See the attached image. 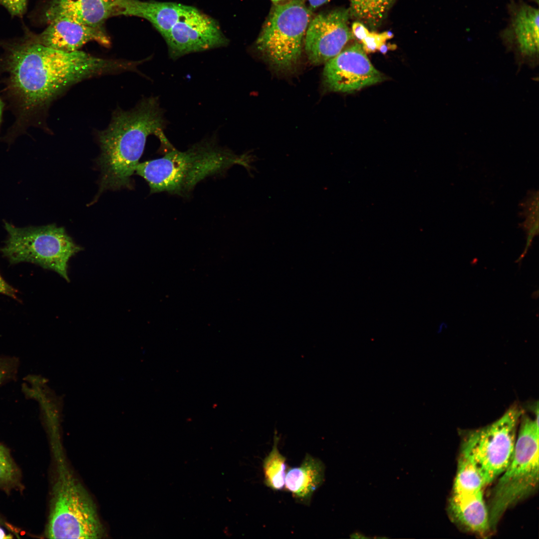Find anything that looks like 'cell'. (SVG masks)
Wrapping results in <instances>:
<instances>
[{
  "instance_id": "obj_1",
  "label": "cell",
  "mask_w": 539,
  "mask_h": 539,
  "mask_svg": "<svg viewBox=\"0 0 539 539\" xmlns=\"http://www.w3.org/2000/svg\"><path fill=\"white\" fill-rule=\"evenodd\" d=\"M6 48L0 72L15 116L11 137L40 125L51 102L69 87L106 69L102 58L79 50L63 51L30 40Z\"/></svg>"
},
{
  "instance_id": "obj_2",
  "label": "cell",
  "mask_w": 539,
  "mask_h": 539,
  "mask_svg": "<svg viewBox=\"0 0 539 539\" xmlns=\"http://www.w3.org/2000/svg\"><path fill=\"white\" fill-rule=\"evenodd\" d=\"M167 121L158 97L141 100L130 110L115 111L108 127L98 133L101 154L97 160L101 172L100 192L131 188V176L150 135L163 142Z\"/></svg>"
},
{
  "instance_id": "obj_3",
  "label": "cell",
  "mask_w": 539,
  "mask_h": 539,
  "mask_svg": "<svg viewBox=\"0 0 539 539\" xmlns=\"http://www.w3.org/2000/svg\"><path fill=\"white\" fill-rule=\"evenodd\" d=\"M251 161V155H237L210 138L184 151L172 148L159 158L139 163L135 171L148 183L151 193L182 196L207 177L235 165L250 168Z\"/></svg>"
},
{
  "instance_id": "obj_4",
  "label": "cell",
  "mask_w": 539,
  "mask_h": 539,
  "mask_svg": "<svg viewBox=\"0 0 539 539\" xmlns=\"http://www.w3.org/2000/svg\"><path fill=\"white\" fill-rule=\"evenodd\" d=\"M512 460L494 487L488 509L490 528L505 511L530 495L539 483V417L521 415Z\"/></svg>"
},
{
  "instance_id": "obj_5",
  "label": "cell",
  "mask_w": 539,
  "mask_h": 539,
  "mask_svg": "<svg viewBox=\"0 0 539 539\" xmlns=\"http://www.w3.org/2000/svg\"><path fill=\"white\" fill-rule=\"evenodd\" d=\"M104 535L87 492L60 460L46 535L50 539H99Z\"/></svg>"
},
{
  "instance_id": "obj_6",
  "label": "cell",
  "mask_w": 539,
  "mask_h": 539,
  "mask_svg": "<svg viewBox=\"0 0 539 539\" xmlns=\"http://www.w3.org/2000/svg\"><path fill=\"white\" fill-rule=\"evenodd\" d=\"M7 237L1 249L10 264L28 262L53 270L67 281L68 262L81 250L62 227L50 224L19 228L7 222Z\"/></svg>"
},
{
  "instance_id": "obj_7",
  "label": "cell",
  "mask_w": 539,
  "mask_h": 539,
  "mask_svg": "<svg viewBox=\"0 0 539 539\" xmlns=\"http://www.w3.org/2000/svg\"><path fill=\"white\" fill-rule=\"evenodd\" d=\"M310 12L304 0L273 4L256 45L276 68L287 70L298 61Z\"/></svg>"
},
{
  "instance_id": "obj_8",
  "label": "cell",
  "mask_w": 539,
  "mask_h": 539,
  "mask_svg": "<svg viewBox=\"0 0 539 539\" xmlns=\"http://www.w3.org/2000/svg\"><path fill=\"white\" fill-rule=\"evenodd\" d=\"M522 413L513 405L494 423L466 434L460 454L473 463L484 486L502 475L511 463Z\"/></svg>"
},
{
  "instance_id": "obj_9",
  "label": "cell",
  "mask_w": 539,
  "mask_h": 539,
  "mask_svg": "<svg viewBox=\"0 0 539 539\" xmlns=\"http://www.w3.org/2000/svg\"><path fill=\"white\" fill-rule=\"evenodd\" d=\"M509 18L500 37L507 51L513 52L519 68L539 64V11L524 0H509Z\"/></svg>"
},
{
  "instance_id": "obj_10",
  "label": "cell",
  "mask_w": 539,
  "mask_h": 539,
  "mask_svg": "<svg viewBox=\"0 0 539 539\" xmlns=\"http://www.w3.org/2000/svg\"><path fill=\"white\" fill-rule=\"evenodd\" d=\"M164 38L169 56L173 60L189 53L226 46L229 43L217 21L195 7L180 19Z\"/></svg>"
},
{
  "instance_id": "obj_11",
  "label": "cell",
  "mask_w": 539,
  "mask_h": 539,
  "mask_svg": "<svg viewBox=\"0 0 539 539\" xmlns=\"http://www.w3.org/2000/svg\"><path fill=\"white\" fill-rule=\"evenodd\" d=\"M349 18V9L340 8L321 12L310 21L304 43L312 64L325 63L354 38L348 25Z\"/></svg>"
},
{
  "instance_id": "obj_12",
  "label": "cell",
  "mask_w": 539,
  "mask_h": 539,
  "mask_svg": "<svg viewBox=\"0 0 539 539\" xmlns=\"http://www.w3.org/2000/svg\"><path fill=\"white\" fill-rule=\"evenodd\" d=\"M323 76L329 89L352 92L383 80L370 61L363 46L357 42L342 49L325 63Z\"/></svg>"
},
{
  "instance_id": "obj_13",
  "label": "cell",
  "mask_w": 539,
  "mask_h": 539,
  "mask_svg": "<svg viewBox=\"0 0 539 539\" xmlns=\"http://www.w3.org/2000/svg\"><path fill=\"white\" fill-rule=\"evenodd\" d=\"M49 23L43 32L29 40L66 52L79 50L91 41L107 47L110 44V39L102 27H90L65 17L56 18Z\"/></svg>"
},
{
  "instance_id": "obj_14",
  "label": "cell",
  "mask_w": 539,
  "mask_h": 539,
  "mask_svg": "<svg viewBox=\"0 0 539 539\" xmlns=\"http://www.w3.org/2000/svg\"><path fill=\"white\" fill-rule=\"evenodd\" d=\"M194 7L172 2L114 0L111 16H134L149 21L163 38Z\"/></svg>"
},
{
  "instance_id": "obj_15",
  "label": "cell",
  "mask_w": 539,
  "mask_h": 539,
  "mask_svg": "<svg viewBox=\"0 0 539 539\" xmlns=\"http://www.w3.org/2000/svg\"><path fill=\"white\" fill-rule=\"evenodd\" d=\"M114 0H51L45 11L48 22L65 17L81 24L102 28L111 16Z\"/></svg>"
},
{
  "instance_id": "obj_16",
  "label": "cell",
  "mask_w": 539,
  "mask_h": 539,
  "mask_svg": "<svg viewBox=\"0 0 539 539\" xmlns=\"http://www.w3.org/2000/svg\"><path fill=\"white\" fill-rule=\"evenodd\" d=\"M325 466L319 459L306 454L298 467L285 475V487L298 501L308 505L314 492L324 480Z\"/></svg>"
},
{
  "instance_id": "obj_17",
  "label": "cell",
  "mask_w": 539,
  "mask_h": 539,
  "mask_svg": "<svg viewBox=\"0 0 539 539\" xmlns=\"http://www.w3.org/2000/svg\"><path fill=\"white\" fill-rule=\"evenodd\" d=\"M450 509L453 518L472 532L484 534L490 528L483 490L467 494H452Z\"/></svg>"
},
{
  "instance_id": "obj_18",
  "label": "cell",
  "mask_w": 539,
  "mask_h": 539,
  "mask_svg": "<svg viewBox=\"0 0 539 539\" xmlns=\"http://www.w3.org/2000/svg\"><path fill=\"white\" fill-rule=\"evenodd\" d=\"M396 0H350V17L372 30L378 28Z\"/></svg>"
},
{
  "instance_id": "obj_19",
  "label": "cell",
  "mask_w": 539,
  "mask_h": 539,
  "mask_svg": "<svg viewBox=\"0 0 539 539\" xmlns=\"http://www.w3.org/2000/svg\"><path fill=\"white\" fill-rule=\"evenodd\" d=\"M273 445L270 453L263 461L264 483L273 490H280L285 484L286 458L279 452L277 444L279 439L274 436Z\"/></svg>"
},
{
  "instance_id": "obj_20",
  "label": "cell",
  "mask_w": 539,
  "mask_h": 539,
  "mask_svg": "<svg viewBox=\"0 0 539 539\" xmlns=\"http://www.w3.org/2000/svg\"><path fill=\"white\" fill-rule=\"evenodd\" d=\"M483 481L471 461L460 454L453 495L467 494L483 490Z\"/></svg>"
},
{
  "instance_id": "obj_21",
  "label": "cell",
  "mask_w": 539,
  "mask_h": 539,
  "mask_svg": "<svg viewBox=\"0 0 539 539\" xmlns=\"http://www.w3.org/2000/svg\"><path fill=\"white\" fill-rule=\"evenodd\" d=\"M352 30L355 36L361 39L366 47L371 50L377 48L378 43L381 45L382 41L391 37V33L389 34L388 32L378 34L370 33L365 25L359 21L353 23Z\"/></svg>"
},
{
  "instance_id": "obj_22",
  "label": "cell",
  "mask_w": 539,
  "mask_h": 539,
  "mask_svg": "<svg viewBox=\"0 0 539 539\" xmlns=\"http://www.w3.org/2000/svg\"><path fill=\"white\" fill-rule=\"evenodd\" d=\"M15 477L14 464L8 452L0 444V485L11 483Z\"/></svg>"
},
{
  "instance_id": "obj_23",
  "label": "cell",
  "mask_w": 539,
  "mask_h": 539,
  "mask_svg": "<svg viewBox=\"0 0 539 539\" xmlns=\"http://www.w3.org/2000/svg\"><path fill=\"white\" fill-rule=\"evenodd\" d=\"M17 365L15 359L0 357V385L14 375Z\"/></svg>"
},
{
  "instance_id": "obj_24",
  "label": "cell",
  "mask_w": 539,
  "mask_h": 539,
  "mask_svg": "<svg viewBox=\"0 0 539 539\" xmlns=\"http://www.w3.org/2000/svg\"><path fill=\"white\" fill-rule=\"evenodd\" d=\"M0 3L12 16H21L26 9V0H0Z\"/></svg>"
},
{
  "instance_id": "obj_25",
  "label": "cell",
  "mask_w": 539,
  "mask_h": 539,
  "mask_svg": "<svg viewBox=\"0 0 539 539\" xmlns=\"http://www.w3.org/2000/svg\"><path fill=\"white\" fill-rule=\"evenodd\" d=\"M17 290L9 285L0 274V293L6 295L15 299H17Z\"/></svg>"
},
{
  "instance_id": "obj_26",
  "label": "cell",
  "mask_w": 539,
  "mask_h": 539,
  "mask_svg": "<svg viewBox=\"0 0 539 539\" xmlns=\"http://www.w3.org/2000/svg\"><path fill=\"white\" fill-rule=\"evenodd\" d=\"M329 0H307L308 2V8L311 11L314 10L317 7L324 4Z\"/></svg>"
},
{
  "instance_id": "obj_27",
  "label": "cell",
  "mask_w": 539,
  "mask_h": 539,
  "mask_svg": "<svg viewBox=\"0 0 539 539\" xmlns=\"http://www.w3.org/2000/svg\"><path fill=\"white\" fill-rule=\"evenodd\" d=\"M350 537L351 538H354V539H366V538H367V537H365L363 535L361 534L360 533H357V532H355V533L352 534L351 535V536H350Z\"/></svg>"
},
{
  "instance_id": "obj_28",
  "label": "cell",
  "mask_w": 539,
  "mask_h": 539,
  "mask_svg": "<svg viewBox=\"0 0 539 539\" xmlns=\"http://www.w3.org/2000/svg\"><path fill=\"white\" fill-rule=\"evenodd\" d=\"M3 106V103L0 98V125L1 121Z\"/></svg>"
},
{
  "instance_id": "obj_29",
  "label": "cell",
  "mask_w": 539,
  "mask_h": 539,
  "mask_svg": "<svg viewBox=\"0 0 539 539\" xmlns=\"http://www.w3.org/2000/svg\"><path fill=\"white\" fill-rule=\"evenodd\" d=\"M273 4H277L286 1L287 0H271Z\"/></svg>"
}]
</instances>
